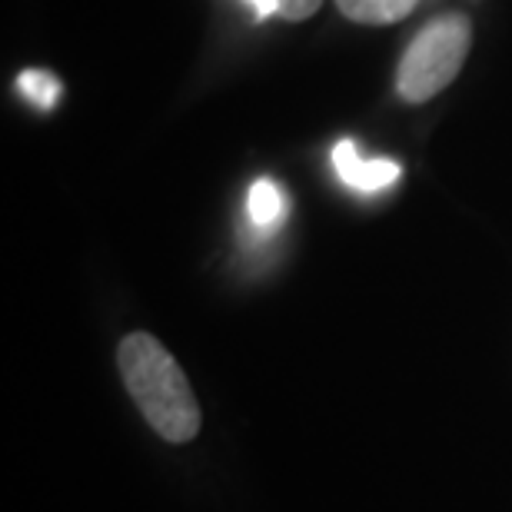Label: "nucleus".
Returning a JSON list of instances; mask_svg holds the SVG:
<instances>
[{
    "label": "nucleus",
    "mask_w": 512,
    "mask_h": 512,
    "mask_svg": "<svg viewBox=\"0 0 512 512\" xmlns=\"http://www.w3.org/2000/svg\"><path fill=\"white\" fill-rule=\"evenodd\" d=\"M120 376L143 419L167 439L190 443L200 433V403L167 346L150 333H130L117 350Z\"/></svg>",
    "instance_id": "nucleus-1"
},
{
    "label": "nucleus",
    "mask_w": 512,
    "mask_h": 512,
    "mask_svg": "<svg viewBox=\"0 0 512 512\" xmlns=\"http://www.w3.org/2000/svg\"><path fill=\"white\" fill-rule=\"evenodd\" d=\"M473 47V24L466 14H443L409 40L396 70V90L406 104H426L439 97L466 67Z\"/></svg>",
    "instance_id": "nucleus-2"
},
{
    "label": "nucleus",
    "mask_w": 512,
    "mask_h": 512,
    "mask_svg": "<svg viewBox=\"0 0 512 512\" xmlns=\"http://www.w3.org/2000/svg\"><path fill=\"white\" fill-rule=\"evenodd\" d=\"M333 167L346 187L373 193L399 180V163L393 160H363L353 140H340L333 150Z\"/></svg>",
    "instance_id": "nucleus-3"
},
{
    "label": "nucleus",
    "mask_w": 512,
    "mask_h": 512,
    "mask_svg": "<svg viewBox=\"0 0 512 512\" xmlns=\"http://www.w3.org/2000/svg\"><path fill=\"white\" fill-rule=\"evenodd\" d=\"M419 0H336L340 14L353 24H370V27H383V24H396V20L409 17L416 10Z\"/></svg>",
    "instance_id": "nucleus-4"
},
{
    "label": "nucleus",
    "mask_w": 512,
    "mask_h": 512,
    "mask_svg": "<svg viewBox=\"0 0 512 512\" xmlns=\"http://www.w3.org/2000/svg\"><path fill=\"white\" fill-rule=\"evenodd\" d=\"M247 213H250L253 227L273 230L276 223H283V213H286L283 190L276 187L273 180H256L250 187V197H247Z\"/></svg>",
    "instance_id": "nucleus-5"
},
{
    "label": "nucleus",
    "mask_w": 512,
    "mask_h": 512,
    "mask_svg": "<svg viewBox=\"0 0 512 512\" xmlns=\"http://www.w3.org/2000/svg\"><path fill=\"white\" fill-rule=\"evenodd\" d=\"M17 90H20V97H27L37 110H54L60 94H64L60 80L50 74V70H24V74L17 77Z\"/></svg>",
    "instance_id": "nucleus-6"
},
{
    "label": "nucleus",
    "mask_w": 512,
    "mask_h": 512,
    "mask_svg": "<svg viewBox=\"0 0 512 512\" xmlns=\"http://www.w3.org/2000/svg\"><path fill=\"white\" fill-rule=\"evenodd\" d=\"M320 7H323V0H276V14L283 20H290V24L313 17Z\"/></svg>",
    "instance_id": "nucleus-7"
},
{
    "label": "nucleus",
    "mask_w": 512,
    "mask_h": 512,
    "mask_svg": "<svg viewBox=\"0 0 512 512\" xmlns=\"http://www.w3.org/2000/svg\"><path fill=\"white\" fill-rule=\"evenodd\" d=\"M247 4H250V10H253V14L260 17V20H266V17H273V14H276V0H247Z\"/></svg>",
    "instance_id": "nucleus-8"
}]
</instances>
